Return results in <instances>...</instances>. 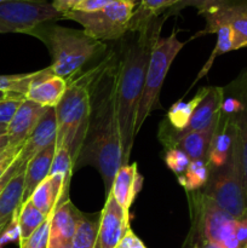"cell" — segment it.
<instances>
[{
  "mask_svg": "<svg viewBox=\"0 0 247 248\" xmlns=\"http://www.w3.org/2000/svg\"><path fill=\"white\" fill-rule=\"evenodd\" d=\"M234 116L225 115L220 111L207 155V162L211 169H218L223 166L229 157L232 140H234L235 128H236Z\"/></svg>",
  "mask_w": 247,
  "mask_h": 248,
  "instance_id": "obj_18",
  "label": "cell"
},
{
  "mask_svg": "<svg viewBox=\"0 0 247 248\" xmlns=\"http://www.w3.org/2000/svg\"><path fill=\"white\" fill-rule=\"evenodd\" d=\"M130 227V213L126 212L114 199L107 196L99 217V227L93 248H116Z\"/></svg>",
  "mask_w": 247,
  "mask_h": 248,
  "instance_id": "obj_11",
  "label": "cell"
},
{
  "mask_svg": "<svg viewBox=\"0 0 247 248\" xmlns=\"http://www.w3.org/2000/svg\"><path fill=\"white\" fill-rule=\"evenodd\" d=\"M220 1H222V0H181L178 4L174 5V6L171 7L170 10H167V11L165 12L164 16L167 18V17H170L171 15L178 14L179 11H182V10L185 9V7H195V9H198L199 15H200L202 14L203 11H206V10L211 9V7H213L215 5H217L218 2Z\"/></svg>",
  "mask_w": 247,
  "mask_h": 248,
  "instance_id": "obj_33",
  "label": "cell"
},
{
  "mask_svg": "<svg viewBox=\"0 0 247 248\" xmlns=\"http://www.w3.org/2000/svg\"><path fill=\"white\" fill-rule=\"evenodd\" d=\"M143 186V177L137 170V164L123 165L116 172L113 186L109 194H113L116 202L130 213V208Z\"/></svg>",
  "mask_w": 247,
  "mask_h": 248,
  "instance_id": "obj_16",
  "label": "cell"
},
{
  "mask_svg": "<svg viewBox=\"0 0 247 248\" xmlns=\"http://www.w3.org/2000/svg\"><path fill=\"white\" fill-rule=\"evenodd\" d=\"M242 109V103L237 97L235 96H230V97H225L223 99V103H222V111L223 114L225 115H230V116H234L236 114H239Z\"/></svg>",
  "mask_w": 247,
  "mask_h": 248,
  "instance_id": "obj_35",
  "label": "cell"
},
{
  "mask_svg": "<svg viewBox=\"0 0 247 248\" xmlns=\"http://www.w3.org/2000/svg\"><path fill=\"white\" fill-rule=\"evenodd\" d=\"M46 109L47 108L31 99H24L12 121L7 126L6 135L9 137V145L23 147Z\"/></svg>",
  "mask_w": 247,
  "mask_h": 248,
  "instance_id": "obj_13",
  "label": "cell"
},
{
  "mask_svg": "<svg viewBox=\"0 0 247 248\" xmlns=\"http://www.w3.org/2000/svg\"><path fill=\"white\" fill-rule=\"evenodd\" d=\"M12 94H15V93H7V92L0 91V101H4V99L9 98V97L12 96Z\"/></svg>",
  "mask_w": 247,
  "mask_h": 248,
  "instance_id": "obj_43",
  "label": "cell"
},
{
  "mask_svg": "<svg viewBox=\"0 0 247 248\" xmlns=\"http://www.w3.org/2000/svg\"><path fill=\"white\" fill-rule=\"evenodd\" d=\"M50 219L51 216L28 239L19 241V248H47L48 236H50Z\"/></svg>",
  "mask_w": 247,
  "mask_h": 248,
  "instance_id": "obj_31",
  "label": "cell"
},
{
  "mask_svg": "<svg viewBox=\"0 0 247 248\" xmlns=\"http://www.w3.org/2000/svg\"><path fill=\"white\" fill-rule=\"evenodd\" d=\"M6 229H7V228H6ZM6 229H5V230H6ZM5 230H4V232H5ZM0 232V236H1V235H2V232Z\"/></svg>",
  "mask_w": 247,
  "mask_h": 248,
  "instance_id": "obj_48",
  "label": "cell"
},
{
  "mask_svg": "<svg viewBox=\"0 0 247 248\" xmlns=\"http://www.w3.org/2000/svg\"><path fill=\"white\" fill-rule=\"evenodd\" d=\"M235 236L240 242L241 247L244 248L247 244V216L236 219L235 224Z\"/></svg>",
  "mask_w": 247,
  "mask_h": 248,
  "instance_id": "obj_39",
  "label": "cell"
},
{
  "mask_svg": "<svg viewBox=\"0 0 247 248\" xmlns=\"http://www.w3.org/2000/svg\"><path fill=\"white\" fill-rule=\"evenodd\" d=\"M208 87H201L198 91V93L188 102L178 101L174 104H172L171 108L167 111V123L172 126L176 131L182 132L188 127L190 119L193 116V113L195 111L196 107L199 106L205 94L207 93Z\"/></svg>",
  "mask_w": 247,
  "mask_h": 248,
  "instance_id": "obj_23",
  "label": "cell"
},
{
  "mask_svg": "<svg viewBox=\"0 0 247 248\" xmlns=\"http://www.w3.org/2000/svg\"><path fill=\"white\" fill-rule=\"evenodd\" d=\"M67 91L56 107V148H65L77 165L86 140L91 116V97L84 70L67 80Z\"/></svg>",
  "mask_w": 247,
  "mask_h": 248,
  "instance_id": "obj_4",
  "label": "cell"
},
{
  "mask_svg": "<svg viewBox=\"0 0 247 248\" xmlns=\"http://www.w3.org/2000/svg\"><path fill=\"white\" fill-rule=\"evenodd\" d=\"M74 172V164L72 156L65 148H56V154L53 157L50 174H63L67 179H72Z\"/></svg>",
  "mask_w": 247,
  "mask_h": 248,
  "instance_id": "obj_29",
  "label": "cell"
},
{
  "mask_svg": "<svg viewBox=\"0 0 247 248\" xmlns=\"http://www.w3.org/2000/svg\"><path fill=\"white\" fill-rule=\"evenodd\" d=\"M67 87V80L53 74L47 67L43 69L40 77L31 84L26 98L45 108H56L64 96Z\"/></svg>",
  "mask_w": 247,
  "mask_h": 248,
  "instance_id": "obj_14",
  "label": "cell"
},
{
  "mask_svg": "<svg viewBox=\"0 0 247 248\" xmlns=\"http://www.w3.org/2000/svg\"><path fill=\"white\" fill-rule=\"evenodd\" d=\"M10 1V0H0V2ZM29 1H48V0H29Z\"/></svg>",
  "mask_w": 247,
  "mask_h": 248,
  "instance_id": "obj_45",
  "label": "cell"
},
{
  "mask_svg": "<svg viewBox=\"0 0 247 248\" xmlns=\"http://www.w3.org/2000/svg\"><path fill=\"white\" fill-rule=\"evenodd\" d=\"M130 1H132L133 4H136L138 6V4H139V2H140V0H130Z\"/></svg>",
  "mask_w": 247,
  "mask_h": 248,
  "instance_id": "obj_46",
  "label": "cell"
},
{
  "mask_svg": "<svg viewBox=\"0 0 247 248\" xmlns=\"http://www.w3.org/2000/svg\"><path fill=\"white\" fill-rule=\"evenodd\" d=\"M224 92L223 87H208L207 93L193 113L188 127L182 132L206 130L217 125L224 99Z\"/></svg>",
  "mask_w": 247,
  "mask_h": 248,
  "instance_id": "obj_17",
  "label": "cell"
},
{
  "mask_svg": "<svg viewBox=\"0 0 247 248\" xmlns=\"http://www.w3.org/2000/svg\"><path fill=\"white\" fill-rule=\"evenodd\" d=\"M23 167H26V166H23ZM19 169H22V166L18 164V162H17V159H16V161H15L14 164L9 167V170L5 172L4 176L0 178V195H1V193L4 191V189L6 188V186L9 184V182L11 181V179L14 178L15 174L19 171Z\"/></svg>",
  "mask_w": 247,
  "mask_h": 248,
  "instance_id": "obj_40",
  "label": "cell"
},
{
  "mask_svg": "<svg viewBox=\"0 0 247 248\" xmlns=\"http://www.w3.org/2000/svg\"><path fill=\"white\" fill-rule=\"evenodd\" d=\"M63 19L50 1L10 0L0 2V33L29 34L45 22Z\"/></svg>",
  "mask_w": 247,
  "mask_h": 248,
  "instance_id": "obj_9",
  "label": "cell"
},
{
  "mask_svg": "<svg viewBox=\"0 0 247 248\" xmlns=\"http://www.w3.org/2000/svg\"><path fill=\"white\" fill-rule=\"evenodd\" d=\"M56 154V143L48 145L47 148L41 150L28 162L24 177V193L22 198V205L31 199L39 184L43 183L50 176L51 166H52L53 157Z\"/></svg>",
  "mask_w": 247,
  "mask_h": 248,
  "instance_id": "obj_20",
  "label": "cell"
},
{
  "mask_svg": "<svg viewBox=\"0 0 247 248\" xmlns=\"http://www.w3.org/2000/svg\"><path fill=\"white\" fill-rule=\"evenodd\" d=\"M41 72L43 69L33 73H24V74L0 75V91L26 97L31 84L40 77Z\"/></svg>",
  "mask_w": 247,
  "mask_h": 248,
  "instance_id": "obj_28",
  "label": "cell"
},
{
  "mask_svg": "<svg viewBox=\"0 0 247 248\" xmlns=\"http://www.w3.org/2000/svg\"><path fill=\"white\" fill-rule=\"evenodd\" d=\"M119 69L120 58L111 51L99 64L85 70L91 97V116L86 140L74 167V172L82 166L96 167L103 179L107 196L123 165L116 115Z\"/></svg>",
  "mask_w": 247,
  "mask_h": 248,
  "instance_id": "obj_1",
  "label": "cell"
},
{
  "mask_svg": "<svg viewBox=\"0 0 247 248\" xmlns=\"http://www.w3.org/2000/svg\"><path fill=\"white\" fill-rule=\"evenodd\" d=\"M186 196L190 208V239L194 245L200 246L205 241L220 245L235 235L236 219L224 212L203 190L189 191Z\"/></svg>",
  "mask_w": 247,
  "mask_h": 248,
  "instance_id": "obj_7",
  "label": "cell"
},
{
  "mask_svg": "<svg viewBox=\"0 0 247 248\" xmlns=\"http://www.w3.org/2000/svg\"><path fill=\"white\" fill-rule=\"evenodd\" d=\"M179 1L181 0H140L138 6L133 11L127 31H139Z\"/></svg>",
  "mask_w": 247,
  "mask_h": 248,
  "instance_id": "obj_22",
  "label": "cell"
},
{
  "mask_svg": "<svg viewBox=\"0 0 247 248\" xmlns=\"http://www.w3.org/2000/svg\"><path fill=\"white\" fill-rule=\"evenodd\" d=\"M80 211L68 200L55 210L50 219V236L47 246H63L73 242Z\"/></svg>",
  "mask_w": 247,
  "mask_h": 248,
  "instance_id": "obj_15",
  "label": "cell"
},
{
  "mask_svg": "<svg viewBox=\"0 0 247 248\" xmlns=\"http://www.w3.org/2000/svg\"><path fill=\"white\" fill-rule=\"evenodd\" d=\"M6 130H7V126L0 125V135H4V133H6Z\"/></svg>",
  "mask_w": 247,
  "mask_h": 248,
  "instance_id": "obj_44",
  "label": "cell"
},
{
  "mask_svg": "<svg viewBox=\"0 0 247 248\" xmlns=\"http://www.w3.org/2000/svg\"><path fill=\"white\" fill-rule=\"evenodd\" d=\"M217 34V44H216L215 48H213L212 53H211L210 58L207 60V62L205 63L202 69L200 70V73L198 74L196 79L194 80V82L191 84L190 87H193L196 82L199 81L200 79H202L203 77H206L208 72H210L211 67L215 63L216 58L218 56L223 55V53L230 52V51H234V33H232V28L229 26H220L216 29L215 31Z\"/></svg>",
  "mask_w": 247,
  "mask_h": 248,
  "instance_id": "obj_27",
  "label": "cell"
},
{
  "mask_svg": "<svg viewBox=\"0 0 247 248\" xmlns=\"http://www.w3.org/2000/svg\"><path fill=\"white\" fill-rule=\"evenodd\" d=\"M245 247H246V248H247V244H246V246H245Z\"/></svg>",
  "mask_w": 247,
  "mask_h": 248,
  "instance_id": "obj_49",
  "label": "cell"
},
{
  "mask_svg": "<svg viewBox=\"0 0 247 248\" xmlns=\"http://www.w3.org/2000/svg\"><path fill=\"white\" fill-rule=\"evenodd\" d=\"M184 43L177 39V31L167 38H161V35L155 40L150 53L149 63H148L147 73H145L144 86H143L142 98H140L139 108L136 120V135L142 128L148 116L153 110L160 109V91L164 85L165 78L169 73L170 67L174 61L179 51L183 48Z\"/></svg>",
  "mask_w": 247,
  "mask_h": 248,
  "instance_id": "obj_6",
  "label": "cell"
},
{
  "mask_svg": "<svg viewBox=\"0 0 247 248\" xmlns=\"http://www.w3.org/2000/svg\"><path fill=\"white\" fill-rule=\"evenodd\" d=\"M57 138V119H56V109L47 108L39 120L38 125L31 133L28 140L24 143L17 162L22 167L27 166L28 162L35 156L38 153L47 148L48 145L56 143Z\"/></svg>",
  "mask_w": 247,
  "mask_h": 248,
  "instance_id": "obj_12",
  "label": "cell"
},
{
  "mask_svg": "<svg viewBox=\"0 0 247 248\" xmlns=\"http://www.w3.org/2000/svg\"><path fill=\"white\" fill-rule=\"evenodd\" d=\"M191 160L189 159L188 155L183 152V150L178 149V148H172V149H167L166 154H165V162H166L167 167L176 174L177 177L182 176L185 172L186 167L189 166Z\"/></svg>",
  "mask_w": 247,
  "mask_h": 248,
  "instance_id": "obj_30",
  "label": "cell"
},
{
  "mask_svg": "<svg viewBox=\"0 0 247 248\" xmlns=\"http://www.w3.org/2000/svg\"><path fill=\"white\" fill-rule=\"evenodd\" d=\"M22 148L23 147H11V145H9V147L0 154V178L4 176V173L9 170V167L16 161L19 153H21Z\"/></svg>",
  "mask_w": 247,
  "mask_h": 248,
  "instance_id": "obj_34",
  "label": "cell"
},
{
  "mask_svg": "<svg viewBox=\"0 0 247 248\" xmlns=\"http://www.w3.org/2000/svg\"><path fill=\"white\" fill-rule=\"evenodd\" d=\"M166 17L153 19L137 31L123 50L116 90V115L120 133L123 165H128L136 137V120L144 86L145 73L155 40ZM121 165V166H123Z\"/></svg>",
  "mask_w": 247,
  "mask_h": 248,
  "instance_id": "obj_2",
  "label": "cell"
},
{
  "mask_svg": "<svg viewBox=\"0 0 247 248\" xmlns=\"http://www.w3.org/2000/svg\"><path fill=\"white\" fill-rule=\"evenodd\" d=\"M101 212L97 215L80 213L73 237V248H93L99 227Z\"/></svg>",
  "mask_w": 247,
  "mask_h": 248,
  "instance_id": "obj_24",
  "label": "cell"
},
{
  "mask_svg": "<svg viewBox=\"0 0 247 248\" xmlns=\"http://www.w3.org/2000/svg\"><path fill=\"white\" fill-rule=\"evenodd\" d=\"M28 35L35 36L45 44L51 55L48 68L57 77L68 80L81 72L84 65L101 52H106L107 45L90 36L82 31L57 26L45 22L34 28Z\"/></svg>",
  "mask_w": 247,
  "mask_h": 248,
  "instance_id": "obj_3",
  "label": "cell"
},
{
  "mask_svg": "<svg viewBox=\"0 0 247 248\" xmlns=\"http://www.w3.org/2000/svg\"><path fill=\"white\" fill-rule=\"evenodd\" d=\"M48 217L50 216H46L43 212H40L31 203V200L23 203L18 213V217H17V224H18L19 229V241L28 239L36 229H39L47 220Z\"/></svg>",
  "mask_w": 247,
  "mask_h": 248,
  "instance_id": "obj_26",
  "label": "cell"
},
{
  "mask_svg": "<svg viewBox=\"0 0 247 248\" xmlns=\"http://www.w3.org/2000/svg\"><path fill=\"white\" fill-rule=\"evenodd\" d=\"M7 147H9V137H7V135L6 133L0 135V154H1Z\"/></svg>",
  "mask_w": 247,
  "mask_h": 248,
  "instance_id": "obj_41",
  "label": "cell"
},
{
  "mask_svg": "<svg viewBox=\"0 0 247 248\" xmlns=\"http://www.w3.org/2000/svg\"><path fill=\"white\" fill-rule=\"evenodd\" d=\"M84 0H50L52 6L62 15L74 11Z\"/></svg>",
  "mask_w": 247,
  "mask_h": 248,
  "instance_id": "obj_38",
  "label": "cell"
},
{
  "mask_svg": "<svg viewBox=\"0 0 247 248\" xmlns=\"http://www.w3.org/2000/svg\"><path fill=\"white\" fill-rule=\"evenodd\" d=\"M118 1V0H84L81 4L77 6V10L74 11H82V12H93L98 11V10L104 9L108 5L113 4V2Z\"/></svg>",
  "mask_w": 247,
  "mask_h": 248,
  "instance_id": "obj_36",
  "label": "cell"
},
{
  "mask_svg": "<svg viewBox=\"0 0 247 248\" xmlns=\"http://www.w3.org/2000/svg\"><path fill=\"white\" fill-rule=\"evenodd\" d=\"M136 7L137 5L130 0H118L98 11L67 12L63 15V19L77 22L85 33L104 43L125 36Z\"/></svg>",
  "mask_w": 247,
  "mask_h": 248,
  "instance_id": "obj_8",
  "label": "cell"
},
{
  "mask_svg": "<svg viewBox=\"0 0 247 248\" xmlns=\"http://www.w3.org/2000/svg\"><path fill=\"white\" fill-rule=\"evenodd\" d=\"M201 248H222V246L218 244H215V242H210V241H205L200 245Z\"/></svg>",
  "mask_w": 247,
  "mask_h": 248,
  "instance_id": "obj_42",
  "label": "cell"
},
{
  "mask_svg": "<svg viewBox=\"0 0 247 248\" xmlns=\"http://www.w3.org/2000/svg\"><path fill=\"white\" fill-rule=\"evenodd\" d=\"M205 28L193 38L215 33L220 26H229L234 33V48L247 47V1L245 0H222L202 14Z\"/></svg>",
  "mask_w": 247,
  "mask_h": 248,
  "instance_id": "obj_10",
  "label": "cell"
},
{
  "mask_svg": "<svg viewBox=\"0 0 247 248\" xmlns=\"http://www.w3.org/2000/svg\"><path fill=\"white\" fill-rule=\"evenodd\" d=\"M193 248H200V246H199V245H194Z\"/></svg>",
  "mask_w": 247,
  "mask_h": 248,
  "instance_id": "obj_47",
  "label": "cell"
},
{
  "mask_svg": "<svg viewBox=\"0 0 247 248\" xmlns=\"http://www.w3.org/2000/svg\"><path fill=\"white\" fill-rule=\"evenodd\" d=\"M116 248H147L145 245L143 244L142 240L132 232L131 228H128L126 234L124 235V237L121 239L120 244L118 245Z\"/></svg>",
  "mask_w": 247,
  "mask_h": 248,
  "instance_id": "obj_37",
  "label": "cell"
},
{
  "mask_svg": "<svg viewBox=\"0 0 247 248\" xmlns=\"http://www.w3.org/2000/svg\"><path fill=\"white\" fill-rule=\"evenodd\" d=\"M26 167L19 169L0 195V232H4L12 220H17L24 193Z\"/></svg>",
  "mask_w": 247,
  "mask_h": 248,
  "instance_id": "obj_19",
  "label": "cell"
},
{
  "mask_svg": "<svg viewBox=\"0 0 247 248\" xmlns=\"http://www.w3.org/2000/svg\"><path fill=\"white\" fill-rule=\"evenodd\" d=\"M229 86L234 92L235 97H237L242 103L241 111L236 114L234 119L235 124H236L237 136H239L240 156H241L245 190H246L247 198V73L240 77L236 81H234Z\"/></svg>",
  "mask_w": 247,
  "mask_h": 248,
  "instance_id": "obj_21",
  "label": "cell"
},
{
  "mask_svg": "<svg viewBox=\"0 0 247 248\" xmlns=\"http://www.w3.org/2000/svg\"><path fill=\"white\" fill-rule=\"evenodd\" d=\"M26 97L21 94H12L9 98L0 101V125L9 126Z\"/></svg>",
  "mask_w": 247,
  "mask_h": 248,
  "instance_id": "obj_32",
  "label": "cell"
},
{
  "mask_svg": "<svg viewBox=\"0 0 247 248\" xmlns=\"http://www.w3.org/2000/svg\"><path fill=\"white\" fill-rule=\"evenodd\" d=\"M203 188V193L230 217L240 219L247 216V198L236 128L227 162L218 169H211L210 178Z\"/></svg>",
  "mask_w": 247,
  "mask_h": 248,
  "instance_id": "obj_5",
  "label": "cell"
},
{
  "mask_svg": "<svg viewBox=\"0 0 247 248\" xmlns=\"http://www.w3.org/2000/svg\"><path fill=\"white\" fill-rule=\"evenodd\" d=\"M244 248H246V247H244Z\"/></svg>",
  "mask_w": 247,
  "mask_h": 248,
  "instance_id": "obj_50",
  "label": "cell"
},
{
  "mask_svg": "<svg viewBox=\"0 0 247 248\" xmlns=\"http://www.w3.org/2000/svg\"><path fill=\"white\" fill-rule=\"evenodd\" d=\"M210 165L206 159L191 160L185 172L178 177V182L186 193L200 190L207 184L210 178Z\"/></svg>",
  "mask_w": 247,
  "mask_h": 248,
  "instance_id": "obj_25",
  "label": "cell"
}]
</instances>
